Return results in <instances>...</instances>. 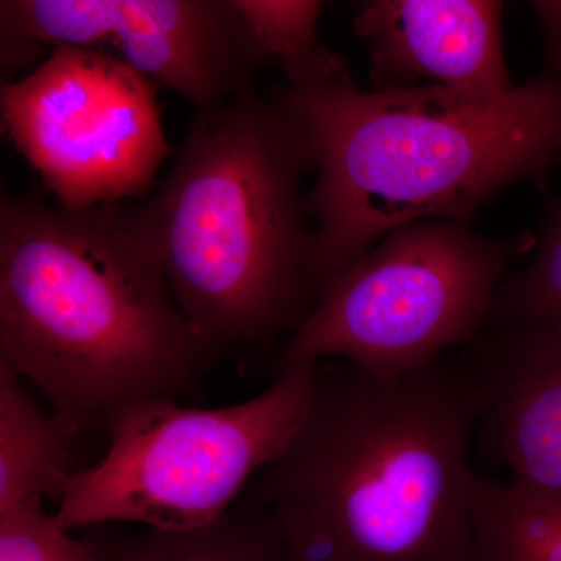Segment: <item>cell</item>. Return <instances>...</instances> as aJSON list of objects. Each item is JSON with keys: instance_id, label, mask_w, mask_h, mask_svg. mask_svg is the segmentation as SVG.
<instances>
[{"instance_id": "cell-1", "label": "cell", "mask_w": 561, "mask_h": 561, "mask_svg": "<svg viewBox=\"0 0 561 561\" xmlns=\"http://www.w3.org/2000/svg\"><path fill=\"white\" fill-rule=\"evenodd\" d=\"M481 401L463 360L401 375L321 367L254 496L290 561H471Z\"/></svg>"}, {"instance_id": "cell-2", "label": "cell", "mask_w": 561, "mask_h": 561, "mask_svg": "<svg viewBox=\"0 0 561 561\" xmlns=\"http://www.w3.org/2000/svg\"><path fill=\"white\" fill-rule=\"evenodd\" d=\"M208 353L173 297L149 202L81 210L3 195L0 364L70 435L135 402L180 400Z\"/></svg>"}, {"instance_id": "cell-3", "label": "cell", "mask_w": 561, "mask_h": 561, "mask_svg": "<svg viewBox=\"0 0 561 561\" xmlns=\"http://www.w3.org/2000/svg\"><path fill=\"white\" fill-rule=\"evenodd\" d=\"M316 157L306 194L319 283L394 228L470 224L497 194L545 187L561 161V70L497 99L442 88L364 91L354 80L276 88Z\"/></svg>"}, {"instance_id": "cell-4", "label": "cell", "mask_w": 561, "mask_h": 561, "mask_svg": "<svg viewBox=\"0 0 561 561\" xmlns=\"http://www.w3.org/2000/svg\"><path fill=\"white\" fill-rule=\"evenodd\" d=\"M305 125L275 90L195 111L171 175L150 198L173 297L206 353L300 327L319 294L302 180Z\"/></svg>"}, {"instance_id": "cell-5", "label": "cell", "mask_w": 561, "mask_h": 561, "mask_svg": "<svg viewBox=\"0 0 561 561\" xmlns=\"http://www.w3.org/2000/svg\"><path fill=\"white\" fill-rule=\"evenodd\" d=\"M320 371L321 362L280 365L271 387L227 408L153 398L122 409L106 427L108 451L70 478L55 519L70 531L110 523L158 530L216 523L251 476L294 440Z\"/></svg>"}, {"instance_id": "cell-6", "label": "cell", "mask_w": 561, "mask_h": 561, "mask_svg": "<svg viewBox=\"0 0 561 561\" xmlns=\"http://www.w3.org/2000/svg\"><path fill=\"white\" fill-rule=\"evenodd\" d=\"M522 247L478 234L465 221L394 228L321 283L276 367L334 357L401 375L470 346Z\"/></svg>"}, {"instance_id": "cell-7", "label": "cell", "mask_w": 561, "mask_h": 561, "mask_svg": "<svg viewBox=\"0 0 561 561\" xmlns=\"http://www.w3.org/2000/svg\"><path fill=\"white\" fill-rule=\"evenodd\" d=\"M153 80L99 49L55 47L0 91L3 128L60 202H136L171 154Z\"/></svg>"}, {"instance_id": "cell-8", "label": "cell", "mask_w": 561, "mask_h": 561, "mask_svg": "<svg viewBox=\"0 0 561 561\" xmlns=\"http://www.w3.org/2000/svg\"><path fill=\"white\" fill-rule=\"evenodd\" d=\"M111 44L142 76L213 111L254 84L262 66L234 0H2L7 76L46 47Z\"/></svg>"}, {"instance_id": "cell-9", "label": "cell", "mask_w": 561, "mask_h": 561, "mask_svg": "<svg viewBox=\"0 0 561 561\" xmlns=\"http://www.w3.org/2000/svg\"><path fill=\"white\" fill-rule=\"evenodd\" d=\"M497 0H371L353 27L370 46V90L442 88L476 99L515 90Z\"/></svg>"}, {"instance_id": "cell-10", "label": "cell", "mask_w": 561, "mask_h": 561, "mask_svg": "<svg viewBox=\"0 0 561 561\" xmlns=\"http://www.w3.org/2000/svg\"><path fill=\"white\" fill-rule=\"evenodd\" d=\"M460 359L481 401L483 460L513 483L561 493V331L479 335Z\"/></svg>"}, {"instance_id": "cell-11", "label": "cell", "mask_w": 561, "mask_h": 561, "mask_svg": "<svg viewBox=\"0 0 561 561\" xmlns=\"http://www.w3.org/2000/svg\"><path fill=\"white\" fill-rule=\"evenodd\" d=\"M88 530L83 540L99 561H290L271 513L256 496L234 502L220 519L198 529Z\"/></svg>"}, {"instance_id": "cell-12", "label": "cell", "mask_w": 561, "mask_h": 561, "mask_svg": "<svg viewBox=\"0 0 561 561\" xmlns=\"http://www.w3.org/2000/svg\"><path fill=\"white\" fill-rule=\"evenodd\" d=\"M70 438L24 379L0 364V515L43 496L60 502L79 471L72 467Z\"/></svg>"}, {"instance_id": "cell-13", "label": "cell", "mask_w": 561, "mask_h": 561, "mask_svg": "<svg viewBox=\"0 0 561 561\" xmlns=\"http://www.w3.org/2000/svg\"><path fill=\"white\" fill-rule=\"evenodd\" d=\"M471 561H561V493L478 474Z\"/></svg>"}, {"instance_id": "cell-14", "label": "cell", "mask_w": 561, "mask_h": 561, "mask_svg": "<svg viewBox=\"0 0 561 561\" xmlns=\"http://www.w3.org/2000/svg\"><path fill=\"white\" fill-rule=\"evenodd\" d=\"M262 65L278 66L286 87L309 88L351 81L343 55L320 38L323 2L234 0Z\"/></svg>"}, {"instance_id": "cell-15", "label": "cell", "mask_w": 561, "mask_h": 561, "mask_svg": "<svg viewBox=\"0 0 561 561\" xmlns=\"http://www.w3.org/2000/svg\"><path fill=\"white\" fill-rule=\"evenodd\" d=\"M527 330L561 331V198L542 221L534 260L501 284L479 335Z\"/></svg>"}, {"instance_id": "cell-16", "label": "cell", "mask_w": 561, "mask_h": 561, "mask_svg": "<svg viewBox=\"0 0 561 561\" xmlns=\"http://www.w3.org/2000/svg\"><path fill=\"white\" fill-rule=\"evenodd\" d=\"M0 561H99L83 538L44 512L43 500L0 515Z\"/></svg>"}, {"instance_id": "cell-17", "label": "cell", "mask_w": 561, "mask_h": 561, "mask_svg": "<svg viewBox=\"0 0 561 561\" xmlns=\"http://www.w3.org/2000/svg\"><path fill=\"white\" fill-rule=\"evenodd\" d=\"M530 7L545 35L546 69L561 70V2L538 0Z\"/></svg>"}]
</instances>
